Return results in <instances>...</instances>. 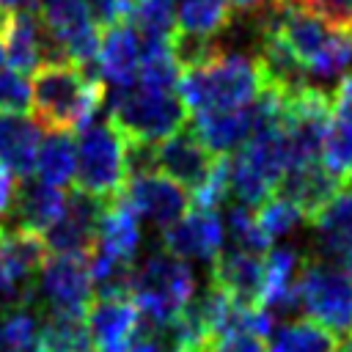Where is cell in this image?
I'll return each instance as SVG.
<instances>
[{
	"instance_id": "f35d334b",
	"label": "cell",
	"mask_w": 352,
	"mask_h": 352,
	"mask_svg": "<svg viewBox=\"0 0 352 352\" xmlns=\"http://www.w3.org/2000/svg\"><path fill=\"white\" fill-rule=\"evenodd\" d=\"M336 352H352V333H349V336H344V338H338Z\"/></svg>"
},
{
	"instance_id": "f546056e",
	"label": "cell",
	"mask_w": 352,
	"mask_h": 352,
	"mask_svg": "<svg viewBox=\"0 0 352 352\" xmlns=\"http://www.w3.org/2000/svg\"><path fill=\"white\" fill-rule=\"evenodd\" d=\"M223 231L231 236L234 248L248 250V253H256V256H264V253L270 250V245H272V239H270V236L261 231V226H258L256 209H253V206H245V204L228 206Z\"/></svg>"
},
{
	"instance_id": "ac0fdd59",
	"label": "cell",
	"mask_w": 352,
	"mask_h": 352,
	"mask_svg": "<svg viewBox=\"0 0 352 352\" xmlns=\"http://www.w3.org/2000/svg\"><path fill=\"white\" fill-rule=\"evenodd\" d=\"M278 187H280V195L289 198L302 212L305 220H314L316 212L336 195V190L341 187V179L330 173L322 160H314V162L289 168L280 176Z\"/></svg>"
},
{
	"instance_id": "5b68a950",
	"label": "cell",
	"mask_w": 352,
	"mask_h": 352,
	"mask_svg": "<svg viewBox=\"0 0 352 352\" xmlns=\"http://www.w3.org/2000/svg\"><path fill=\"white\" fill-rule=\"evenodd\" d=\"M74 187L113 198L126 182V138L110 118H94L74 143Z\"/></svg>"
},
{
	"instance_id": "8fae6325",
	"label": "cell",
	"mask_w": 352,
	"mask_h": 352,
	"mask_svg": "<svg viewBox=\"0 0 352 352\" xmlns=\"http://www.w3.org/2000/svg\"><path fill=\"white\" fill-rule=\"evenodd\" d=\"M154 157H157V173L173 179L176 184H182L190 195H195L212 176L217 157L198 140V135L192 129H179L168 138H162L154 146Z\"/></svg>"
},
{
	"instance_id": "d4e9b609",
	"label": "cell",
	"mask_w": 352,
	"mask_h": 352,
	"mask_svg": "<svg viewBox=\"0 0 352 352\" xmlns=\"http://www.w3.org/2000/svg\"><path fill=\"white\" fill-rule=\"evenodd\" d=\"M231 28L228 0H176V33L220 38Z\"/></svg>"
},
{
	"instance_id": "d590c367",
	"label": "cell",
	"mask_w": 352,
	"mask_h": 352,
	"mask_svg": "<svg viewBox=\"0 0 352 352\" xmlns=\"http://www.w3.org/2000/svg\"><path fill=\"white\" fill-rule=\"evenodd\" d=\"M275 0H228V6L239 14V16H258V14H264L270 6H272Z\"/></svg>"
},
{
	"instance_id": "4dcf8cb0",
	"label": "cell",
	"mask_w": 352,
	"mask_h": 352,
	"mask_svg": "<svg viewBox=\"0 0 352 352\" xmlns=\"http://www.w3.org/2000/svg\"><path fill=\"white\" fill-rule=\"evenodd\" d=\"M256 217H258L261 231H264L270 239H275V236H286L289 231H294V228L305 220L302 212H300L289 198H283V195H278V198H267V201L256 209Z\"/></svg>"
},
{
	"instance_id": "ffe728a7",
	"label": "cell",
	"mask_w": 352,
	"mask_h": 352,
	"mask_svg": "<svg viewBox=\"0 0 352 352\" xmlns=\"http://www.w3.org/2000/svg\"><path fill=\"white\" fill-rule=\"evenodd\" d=\"M192 132L214 157H228L236 148H242L245 140L253 135V110L250 104H245L234 110L195 113Z\"/></svg>"
},
{
	"instance_id": "d6a6232c",
	"label": "cell",
	"mask_w": 352,
	"mask_h": 352,
	"mask_svg": "<svg viewBox=\"0 0 352 352\" xmlns=\"http://www.w3.org/2000/svg\"><path fill=\"white\" fill-rule=\"evenodd\" d=\"M300 8L322 19L333 30L352 33V0H294Z\"/></svg>"
},
{
	"instance_id": "ee69618b",
	"label": "cell",
	"mask_w": 352,
	"mask_h": 352,
	"mask_svg": "<svg viewBox=\"0 0 352 352\" xmlns=\"http://www.w3.org/2000/svg\"><path fill=\"white\" fill-rule=\"evenodd\" d=\"M344 182H346V187H352V168H349V173H346V179H344Z\"/></svg>"
},
{
	"instance_id": "d6986e66",
	"label": "cell",
	"mask_w": 352,
	"mask_h": 352,
	"mask_svg": "<svg viewBox=\"0 0 352 352\" xmlns=\"http://www.w3.org/2000/svg\"><path fill=\"white\" fill-rule=\"evenodd\" d=\"M212 283L239 302L258 305L264 283V258L239 248L220 250L212 261Z\"/></svg>"
},
{
	"instance_id": "4fadbf2b",
	"label": "cell",
	"mask_w": 352,
	"mask_h": 352,
	"mask_svg": "<svg viewBox=\"0 0 352 352\" xmlns=\"http://www.w3.org/2000/svg\"><path fill=\"white\" fill-rule=\"evenodd\" d=\"M223 236L226 231L217 209H204V206L187 209L176 223L162 228V245L168 253L206 264H212L214 256L223 250Z\"/></svg>"
},
{
	"instance_id": "52a82bcc",
	"label": "cell",
	"mask_w": 352,
	"mask_h": 352,
	"mask_svg": "<svg viewBox=\"0 0 352 352\" xmlns=\"http://www.w3.org/2000/svg\"><path fill=\"white\" fill-rule=\"evenodd\" d=\"M94 300L88 253H52L36 275V302L41 311L85 314Z\"/></svg>"
},
{
	"instance_id": "484cf974",
	"label": "cell",
	"mask_w": 352,
	"mask_h": 352,
	"mask_svg": "<svg viewBox=\"0 0 352 352\" xmlns=\"http://www.w3.org/2000/svg\"><path fill=\"white\" fill-rule=\"evenodd\" d=\"M182 77V63L176 60L170 38H143L140 36V66L138 82L160 91H176Z\"/></svg>"
},
{
	"instance_id": "44dd1931",
	"label": "cell",
	"mask_w": 352,
	"mask_h": 352,
	"mask_svg": "<svg viewBox=\"0 0 352 352\" xmlns=\"http://www.w3.org/2000/svg\"><path fill=\"white\" fill-rule=\"evenodd\" d=\"M41 124L25 113H0V168L11 176H30L41 146Z\"/></svg>"
},
{
	"instance_id": "8d00e7d4",
	"label": "cell",
	"mask_w": 352,
	"mask_h": 352,
	"mask_svg": "<svg viewBox=\"0 0 352 352\" xmlns=\"http://www.w3.org/2000/svg\"><path fill=\"white\" fill-rule=\"evenodd\" d=\"M11 190H14V182H11V173L6 168H0V220L8 209V201H11Z\"/></svg>"
},
{
	"instance_id": "6da1fadb",
	"label": "cell",
	"mask_w": 352,
	"mask_h": 352,
	"mask_svg": "<svg viewBox=\"0 0 352 352\" xmlns=\"http://www.w3.org/2000/svg\"><path fill=\"white\" fill-rule=\"evenodd\" d=\"M104 91L107 88L96 80V74L80 69L77 63H44L36 69L30 85V107L36 121L47 129H82L99 116Z\"/></svg>"
},
{
	"instance_id": "9c48e42d",
	"label": "cell",
	"mask_w": 352,
	"mask_h": 352,
	"mask_svg": "<svg viewBox=\"0 0 352 352\" xmlns=\"http://www.w3.org/2000/svg\"><path fill=\"white\" fill-rule=\"evenodd\" d=\"M0 36H3L0 41H3V52H6L8 66L22 72V74L36 72L44 63L66 60L60 55L58 44L52 41L44 19H41L38 3L30 8H22V11H11Z\"/></svg>"
},
{
	"instance_id": "e0dca14e",
	"label": "cell",
	"mask_w": 352,
	"mask_h": 352,
	"mask_svg": "<svg viewBox=\"0 0 352 352\" xmlns=\"http://www.w3.org/2000/svg\"><path fill=\"white\" fill-rule=\"evenodd\" d=\"M322 162L341 182L352 168V74H341L330 96V124L322 143Z\"/></svg>"
},
{
	"instance_id": "7bdbcfd3",
	"label": "cell",
	"mask_w": 352,
	"mask_h": 352,
	"mask_svg": "<svg viewBox=\"0 0 352 352\" xmlns=\"http://www.w3.org/2000/svg\"><path fill=\"white\" fill-rule=\"evenodd\" d=\"M6 63V52H3V41H0V66Z\"/></svg>"
},
{
	"instance_id": "7402d4cb",
	"label": "cell",
	"mask_w": 352,
	"mask_h": 352,
	"mask_svg": "<svg viewBox=\"0 0 352 352\" xmlns=\"http://www.w3.org/2000/svg\"><path fill=\"white\" fill-rule=\"evenodd\" d=\"M85 324L96 349L126 346L138 327V305L132 297H96L85 311Z\"/></svg>"
},
{
	"instance_id": "2e32d148",
	"label": "cell",
	"mask_w": 352,
	"mask_h": 352,
	"mask_svg": "<svg viewBox=\"0 0 352 352\" xmlns=\"http://www.w3.org/2000/svg\"><path fill=\"white\" fill-rule=\"evenodd\" d=\"M138 248H140V217L118 192V195L107 198V204H104L91 250H96L107 258L124 261V264H135Z\"/></svg>"
},
{
	"instance_id": "8992f818",
	"label": "cell",
	"mask_w": 352,
	"mask_h": 352,
	"mask_svg": "<svg viewBox=\"0 0 352 352\" xmlns=\"http://www.w3.org/2000/svg\"><path fill=\"white\" fill-rule=\"evenodd\" d=\"M297 297L305 319L322 324L336 338L352 333V278L338 264L302 258Z\"/></svg>"
},
{
	"instance_id": "277c9868",
	"label": "cell",
	"mask_w": 352,
	"mask_h": 352,
	"mask_svg": "<svg viewBox=\"0 0 352 352\" xmlns=\"http://www.w3.org/2000/svg\"><path fill=\"white\" fill-rule=\"evenodd\" d=\"M195 294V275L184 264V258L154 250L140 267L132 272L129 297L138 305V319L146 324H162L176 316L184 302Z\"/></svg>"
},
{
	"instance_id": "ab89813d",
	"label": "cell",
	"mask_w": 352,
	"mask_h": 352,
	"mask_svg": "<svg viewBox=\"0 0 352 352\" xmlns=\"http://www.w3.org/2000/svg\"><path fill=\"white\" fill-rule=\"evenodd\" d=\"M336 264H338V267H341V270H344V272L352 278V253H349V256H344V258H338Z\"/></svg>"
},
{
	"instance_id": "74e56055",
	"label": "cell",
	"mask_w": 352,
	"mask_h": 352,
	"mask_svg": "<svg viewBox=\"0 0 352 352\" xmlns=\"http://www.w3.org/2000/svg\"><path fill=\"white\" fill-rule=\"evenodd\" d=\"M38 0H0V8H6L8 14L11 11H22V8H30V6H36Z\"/></svg>"
},
{
	"instance_id": "f1b7e54d",
	"label": "cell",
	"mask_w": 352,
	"mask_h": 352,
	"mask_svg": "<svg viewBox=\"0 0 352 352\" xmlns=\"http://www.w3.org/2000/svg\"><path fill=\"white\" fill-rule=\"evenodd\" d=\"M129 22L143 38H173L176 0H132Z\"/></svg>"
},
{
	"instance_id": "3957f363",
	"label": "cell",
	"mask_w": 352,
	"mask_h": 352,
	"mask_svg": "<svg viewBox=\"0 0 352 352\" xmlns=\"http://www.w3.org/2000/svg\"><path fill=\"white\" fill-rule=\"evenodd\" d=\"M104 99H110V121L126 140L160 143L187 124V107L179 91L132 82L113 94L104 91Z\"/></svg>"
},
{
	"instance_id": "7c38bea8",
	"label": "cell",
	"mask_w": 352,
	"mask_h": 352,
	"mask_svg": "<svg viewBox=\"0 0 352 352\" xmlns=\"http://www.w3.org/2000/svg\"><path fill=\"white\" fill-rule=\"evenodd\" d=\"M124 201L135 209L138 217L148 220L157 228H168L176 223L192 204V195L176 184L173 179L162 173H143V176H129L121 187Z\"/></svg>"
},
{
	"instance_id": "e575fe53",
	"label": "cell",
	"mask_w": 352,
	"mask_h": 352,
	"mask_svg": "<svg viewBox=\"0 0 352 352\" xmlns=\"http://www.w3.org/2000/svg\"><path fill=\"white\" fill-rule=\"evenodd\" d=\"M204 352H267V346H264V338H258V336L231 333V336L212 338Z\"/></svg>"
},
{
	"instance_id": "b9f144b4",
	"label": "cell",
	"mask_w": 352,
	"mask_h": 352,
	"mask_svg": "<svg viewBox=\"0 0 352 352\" xmlns=\"http://www.w3.org/2000/svg\"><path fill=\"white\" fill-rule=\"evenodd\" d=\"M6 22H8V11H6V8H0V30L6 28Z\"/></svg>"
},
{
	"instance_id": "ba28073f",
	"label": "cell",
	"mask_w": 352,
	"mask_h": 352,
	"mask_svg": "<svg viewBox=\"0 0 352 352\" xmlns=\"http://www.w3.org/2000/svg\"><path fill=\"white\" fill-rule=\"evenodd\" d=\"M41 19L58 44L60 55L80 69H88L96 60L102 30L91 19L82 0H44L38 6Z\"/></svg>"
},
{
	"instance_id": "5bb4252c",
	"label": "cell",
	"mask_w": 352,
	"mask_h": 352,
	"mask_svg": "<svg viewBox=\"0 0 352 352\" xmlns=\"http://www.w3.org/2000/svg\"><path fill=\"white\" fill-rule=\"evenodd\" d=\"M66 192L41 182L38 176H22L11 190L8 209L0 220V231H36L41 234L60 212Z\"/></svg>"
},
{
	"instance_id": "7a4b0ae2",
	"label": "cell",
	"mask_w": 352,
	"mask_h": 352,
	"mask_svg": "<svg viewBox=\"0 0 352 352\" xmlns=\"http://www.w3.org/2000/svg\"><path fill=\"white\" fill-rule=\"evenodd\" d=\"M261 88L264 77L256 58L228 47L217 50L209 60L198 66L182 69L176 85L184 107L192 113L245 107L258 96Z\"/></svg>"
},
{
	"instance_id": "9a60e30c",
	"label": "cell",
	"mask_w": 352,
	"mask_h": 352,
	"mask_svg": "<svg viewBox=\"0 0 352 352\" xmlns=\"http://www.w3.org/2000/svg\"><path fill=\"white\" fill-rule=\"evenodd\" d=\"M96 80L110 91H121L138 82L140 66V33L132 22H118L104 28L96 50Z\"/></svg>"
},
{
	"instance_id": "836d02e7",
	"label": "cell",
	"mask_w": 352,
	"mask_h": 352,
	"mask_svg": "<svg viewBox=\"0 0 352 352\" xmlns=\"http://www.w3.org/2000/svg\"><path fill=\"white\" fill-rule=\"evenodd\" d=\"M91 19L99 25V30L113 28L118 22H129L132 0H82Z\"/></svg>"
},
{
	"instance_id": "83f0119b",
	"label": "cell",
	"mask_w": 352,
	"mask_h": 352,
	"mask_svg": "<svg viewBox=\"0 0 352 352\" xmlns=\"http://www.w3.org/2000/svg\"><path fill=\"white\" fill-rule=\"evenodd\" d=\"M336 344L338 338L322 324L311 319H297L280 324L278 330L272 327L267 352H336Z\"/></svg>"
},
{
	"instance_id": "cb8c5ba5",
	"label": "cell",
	"mask_w": 352,
	"mask_h": 352,
	"mask_svg": "<svg viewBox=\"0 0 352 352\" xmlns=\"http://www.w3.org/2000/svg\"><path fill=\"white\" fill-rule=\"evenodd\" d=\"M38 344L44 352H96L85 324V314L41 311Z\"/></svg>"
},
{
	"instance_id": "30bf717a",
	"label": "cell",
	"mask_w": 352,
	"mask_h": 352,
	"mask_svg": "<svg viewBox=\"0 0 352 352\" xmlns=\"http://www.w3.org/2000/svg\"><path fill=\"white\" fill-rule=\"evenodd\" d=\"M104 204H107V198L91 195L85 190H77V187L72 192H66L63 212L41 231L47 250H52V253H88L94 248Z\"/></svg>"
},
{
	"instance_id": "1f68e13d",
	"label": "cell",
	"mask_w": 352,
	"mask_h": 352,
	"mask_svg": "<svg viewBox=\"0 0 352 352\" xmlns=\"http://www.w3.org/2000/svg\"><path fill=\"white\" fill-rule=\"evenodd\" d=\"M30 110V82L22 72L0 66V113H28Z\"/></svg>"
},
{
	"instance_id": "603a6c76",
	"label": "cell",
	"mask_w": 352,
	"mask_h": 352,
	"mask_svg": "<svg viewBox=\"0 0 352 352\" xmlns=\"http://www.w3.org/2000/svg\"><path fill=\"white\" fill-rule=\"evenodd\" d=\"M316 226V242L333 261L352 253V187H338L336 195L311 220Z\"/></svg>"
},
{
	"instance_id": "60d3db41",
	"label": "cell",
	"mask_w": 352,
	"mask_h": 352,
	"mask_svg": "<svg viewBox=\"0 0 352 352\" xmlns=\"http://www.w3.org/2000/svg\"><path fill=\"white\" fill-rule=\"evenodd\" d=\"M96 352H126V346H104V349H96Z\"/></svg>"
},
{
	"instance_id": "4316f807",
	"label": "cell",
	"mask_w": 352,
	"mask_h": 352,
	"mask_svg": "<svg viewBox=\"0 0 352 352\" xmlns=\"http://www.w3.org/2000/svg\"><path fill=\"white\" fill-rule=\"evenodd\" d=\"M74 138L63 129H50V135L41 138L33 168L41 182L63 190L74 182Z\"/></svg>"
}]
</instances>
